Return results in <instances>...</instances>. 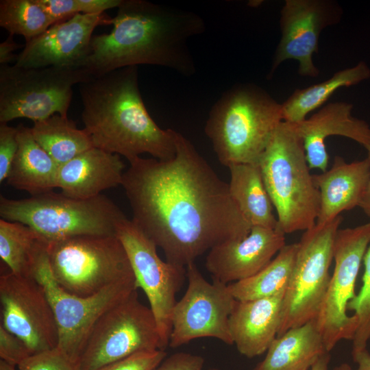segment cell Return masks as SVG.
Wrapping results in <instances>:
<instances>
[{
	"mask_svg": "<svg viewBox=\"0 0 370 370\" xmlns=\"http://www.w3.org/2000/svg\"><path fill=\"white\" fill-rule=\"evenodd\" d=\"M1 324L22 339L32 355L58 346L56 318L45 289L34 278L0 277Z\"/></svg>",
	"mask_w": 370,
	"mask_h": 370,
	"instance_id": "obj_15",
	"label": "cell"
},
{
	"mask_svg": "<svg viewBox=\"0 0 370 370\" xmlns=\"http://www.w3.org/2000/svg\"><path fill=\"white\" fill-rule=\"evenodd\" d=\"M330 361V355L329 352H326L316 361L310 370H328Z\"/></svg>",
	"mask_w": 370,
	"mask_h": 370,
	"instance_id": "obj_41",
	"label": "cell"
},
{
	"mask_svg": "<svg viewBox=\"0 0 370 370\" xmlns=\"http://www.w3.org/2000/svg\"><path fill=\"white\" fill-rule=\"evenodd\" d=\"M116 236L126 251L138 288L149 300L165 349L169 344L176 295L186 278V268L163 261L156 244L132 219L126 218L118 225Z\"/></svg>",
	"mask_w": 370,
	"mask_h": 370,
	"instance_id": "obj_13",
	"label": "cell"
},
{
	"mask_svg": "<svg viewBox=\"0 0 370 370\" xmlns=\"http://www.w3.org/2000/svg\"><path fill=\"white\" fill-rule=\"evenodd\" d=\"M125 167L119 155L94 147L60 166L57 188L72 198H93L121 185Z\"/></svg>",
	"mask_w": 370,
	"mask_h": 370,
	"instance_id": "obj_20",
	"label": "cell"
},
{
	"mask_svg": "<svg viewBox=\"0 0 370 370\" xmlns=\"http://www.w3.org/2000/svg\"><path fill=\"white\" fill-rule=\"evenodd\" d=\"M164 350L154 315L137 291L106 311L90 331L78 370H98L140 352Z\"/></svg>",
	"mask_w": 370,
	"mask_h": 370,
	"instance_id": "obj_10",
	"label": "cell"
},
{
	"mask_svg": "<svg viewBox=\"0 0 370 370\" xmlns=\"http://www.w3.org/2000/svg\"><path fill=\"white\" fill-rule=\"evenodd\" d=\"M162 349L140 352L98 370H154L166 358Z\"/></svg>",
	"mask_w": 370,
	"mask_h": 370,
	"instance_id": "obj_34",
	"label": "cell"
},
{
	"mask_svg": "<svg viewBox=\"0 0 370 370\" xmlns=\"http://www.w3.org/2000/svg\"><path fill=\"white\" fill-rule=\"evenodd\" d=\"M31 131L36 142L61 166L94 147L90 136L68 116L56 114L34 123Z\"/></svg>",
	"mask_w": 370,
	"mask_h": 370,
	"instance_id": "obj_27",
	"label": "cell"
},
{
	"mask_svg": "<svg viewBox=\"0 0 370 370\" xmlns=\"http://www.w3.org/2000/svg\"><path fill=\"white\" fill-rule=\"evenodd\" d=\"M285 245V234L280 229L251 227L245 237L211 248L205 267L212 280L230 284L258 273Z\"/></svg>",
	"mask_w": 370,
	"mask_h": 370,
	"instance_id": "obj_18",
	"label": "cell"
},
{
	"mask_svg": "<svg viewBox=\"0 0 370 370\" xmlns=\"http://www.w3.org/2000/svg\"><path fill=\"white\" fill-rule=\"evenodd\" d=\"M89 79L77 66L23 68L0 65V123L67 116L73 86Z\"/></svg>",
	"mask_w": 370,
	"mask_h": 370,
	"instance_id": "obj_8",
	"label": "cell"
},
{
	"mask_svg": "<svg viewBox=\"0 0 370 370\" xmlns=\"http://www.w3.org/2000/svg\"><path fill=\"white\" fill-rule=\"evenodd\" d=\"M352 356L354 361L358 364L356 370H370V354L367 349Z\"/></svg>",
	"mask_w": 370,
	"mask_h": 370,
	"instance_id": "obj_40",
	"label": "cell"
},
{
	"mask_svg": "<svg viewBox=\"0 0 370 370\" xmlns=\"http://www.w3.org/2000/svg\"><path fill=\"white\" fill-rule=\"evenodd\" d=\"M208 370H220V369H216V368H213V369H208Z\"/></svg>",
	"mask_w": 370,
	"mask_h": 370,
	"instance_id": "obj_44",
	"label": "cell"
},
{
	"mask_svg": "<svg viewBox=\"0 0 370 370\" xmlns=\"http://www.w3.org/2000/svg\"><path fill=\"white\" fill-rule=\"evenodd\" d=\"M186 268L187 288L173 310L169 345L175 348L204 337L233 345L229 318L236 300L228 284L208 282L195 262Z\"/></svg>",
	"mask_w": 370,
	"mask_h": 370,
	"instance_id": "obj_14",
	"label": "cell"
},
{
	"mask_svg": "<svg viewBox=\"0 0 370 370\" xmlns=\"http://www.w3.org/2000/svg\"><path fill=\"white\" fill-rule=\"evenodd\" d=\"M175 143L169 159L129 162L121 186L132 220L166 261L186 267L215 245L245 237L251 226L232 199L228 183L190 140L175 131Z\"/></svg>",
	"mask_w": 370,
	"mask_h": 370,
	"instance_id": "obj_1",
	"label": "cell"
},
{
	"mask_svg": "<svg viewBox=\"0 0 370 370\" xmlns=\"http://www.w3.org/2000/svg\"><path fill=\"white\" fill-rule=\"evenodd\" d=\"M258 165L278 229L284 234L312 227L319 210V193L294 125L283 121L273 134Z\"/></svg>",
	"mask_w": 370,
	"mask_h": 370,
	"instance_id": "obj_5",
	"label": "cell"
},
{
	"mask_svg": "<svg viewBox=\"0 0 370 370\" xmlns=\"http://www.w3.org/2000/svg\"><path fill=\"white\" fill-rule=\"evenodd\" d=\"M32 277L45 289L53 309L58 332L57 348L75 365L100 317L138 288L136 280H131L110 285L89 297L70 294L54 280L49 262L47 244L36 259Z\"/></svg>",
	"mask_w": 370,
	"mask_h": 370,
	"instance_id": "obj_11",
	"label": "cell"
},
{
	"mask_svg": "<svg viewBox=\"0 0 370 370\" xmlns=\"http://www.w3.org/2000/svg\"><path fill=\"white\" fill-rule=\"evenodd\" d=\"M227 168L231 197L246 221L251 227L278 228L258 164H237Z\"/></svg>",
	"mask_w": 370,
	"mask_h": 370,
	"instance_id": "obj_25",
	"label": "cell"
},
{
	"mask_svg": "<svg viewBox=\"0 0 370 370\" xmlns=\"http://www.w3.org/2000/svg\"><path fill=\"white\" fill-rule=\"evenodd\" d=\"M18 48L19 45L14 40V35L9 34L0 44V65L9 64L14 59L16 60L17 55L13 52Z\"/></svg>",
	"mask_w": 370,
	"mask_h": 370,
	"instance_id": "obj_38",
	"label": "cell"
},
{
	"mask_svg": "<svg viewBox=\"0 0 370 370\" xmlns=\"http://www.w3.org/2000/svg\"><path fill=\"white\" fill-rule=\"evenodd\" d=\"M47 253L55 281L76 296H92L110 285L136 280L116 235L77 236L49 243Z\"/></svg>",
	"mask_w": 370,
	"mask_h": 370,
	"instance_id": "obj_7",
	"label": "cell"
},
{
	"mask_svg": "<svg viewBox=\"0 0 370 370\" xmlns=\"http://www.w3.org/2000/svg\"><path fill=\"white\" fill-rule=\"evenodd\" d=\"M333 370H352V368L347 363H342L335 367Z\"/></svg>",
	"mask_w": 370,
	"mask_h": 370,
	"instance_id": "obj_43",
	"label": "cell"
},
{
	"mask_svg": "<svg viewBox=\"0 0 370 370\" xmlns=\"http://www.w3.org/2000/svg\"><path fill=\"white\" fill-rule=\"evenodd\" d=\"M17 127L0 123V182L8 176L18 149Z\"/></svg>",
	"mask_w": 370,
	"mask_h": 370,
	"instance_id": "obj_36",
	"label": "cell"
},
{
	"mask_svg": "<svg viewBox=\"0 0 370 370\" xmlns=\"http://www.w3.org/2000/svg\"><path fill=\"white\" fill-rule=\"evenodd\" d=\"M17 369L78 370V368L77 365L56 347L29 356L17 366Z\"/></svg>",
	"mask_w": 370,
	"mask_h": 370,
	"instance_id": "obj_33",
	"label": "cell"
},
{
	"mask_svg": "<svg viewBox=\"0 0 370 370\" xmlns=\"http://www.w3.org/2000/svg\"><path fill=\"white\" fill-rule=\"evenodd\" d=\"M367 151V158L370 160V144L365 147ZM359 207L365 214L370 219V179L367 187L360 203Z\"/></svg>",
	"mask_w": 370,
	"mask_h": 370,
	"instance_id": "obj_39",
	"label": "cell"
},
{
	"mask_svg": "<svg viewBox=\"0 0 370 370\" xmlns=\"http://www.w3.org/2000/svg\"><path fill=\"white\" fill-rule=\"evenodd\" d=\"M122 0H39L57 23L78 14H102L118 8Z\"/></svg>",
	"mask_w": 370,
	"mask_h": 370,
	"instance_id": "obj_32",
	"label": "cell"
},
{
	"mask_svg": "<svg viewBox=\"0 0 370 370\" xmlns=\"http://www.w3.org/2000/svg\"><path fill=\"white\" fill-rule=\"evenodd\" d=\"M110 19L103 13L78 14L58 21L26 42L14 65L78 67L88 53L94 29L99 25H110Z\"/></svg>",
	"mask_w": 370,
	"mask_h": 370,
	"instance_id": "obj_17",
	"label": "cell"
},
{
	"mask_svg": "<svg viewBox=\"0 0 370 370\" xmlns=\"http://www.w3.org/2000/svg\"><path fill=\"white\" fill-rule=\"evenodd\" d=\"M297 247V243L285 245L258 273L228 284L234 299L248 301L285 293L292 275Z\"/></svg>",
	"mask_w": 370,
	"mask_h": 370,
	"instance_id": "obj_28",
	"label": "cell"
},
{
	"mask_svg": "<svg viewBox=\"0 0 370 370\" xmlns=\"http://www.w3.org/2000/svg\"><path fill=\"white\" fill-rule=\"evenodd\" d=\"M17 130L18 149L7 183L31 196L53 191L60 166L36 142L31 128L20 125Z\"/></svg>",
	"mask_w": 370,
	"mask_h": 370,
	"instance_id": "obj_23",
	"label": "cell"
},
{
	"mask_svg": "<svg viewBox=\"0 0 370 370\" xmlns=\"http://www.w3.org/2000/svg\"><path fill=\"white\" fill-rule=\"evenodd\" d=\"M32 355L26 343L0 324V358L8 364L17 367Z\"/></svg>",
	"mask_w": 370,
	"mask_h": 370,
	"instance_id": "obj_35",
	"label": "cell"
},
{
	"mask_svg": "<svg viewBox=\"0 0 370 370\" xmlns=\"http://www.w3.org/2000/svg\"><path fill=\"white\" fill-rule=\"evenodd\" d=\"M343 10L332 0H286L280 17L281 38L275 51L269 75L288 60H297L301 76L319 75L313 54L319 51L321 32L337 24Z\"/></svg>",
	"mask_w": 370,
	"mask_h": 370,
	"instance_id": "obj_16",
	"label": "cell"
},
{
	"mask_svg": "<svg viewBox=\"0 0 370 370\" xmlns=\"http://www.w3.org/2000/svg\"><path fill=\"white\" fill-rule=\"evenodd\" d=\"M342 220L340 215L324 223H316L304 232L297 243L277 336L317 317L330 280L334 241Z\"/></svg>",
	"mask_w": 370,
	"mask_h": 370,
	"instance_id": "obj_9",
	"label": "cell"
},
{
	"mask_svg": "<svg viewBox=\"0 0 370 370\" xmlns=\"http://www.w3.org/2000/svg\"><path fill=\"white\" fill-rule=\"evenodd\" d=\"M117 8L112 31L92 36L78 66L89 79L138 64L195 73L188 42L205 29L199 15L144 0H122Z\"/></svg>",
	"mask_w": 370,
	"mask_h": 370,
	"instance_id": "obj_2",
	"label": "cell"
},
{
	"mask_svg": "<svg viewBox=\"0 0 370 370\" xmlns=\"http://www.w3.org/2000/svg\"><path fill=\"white\" fill-rule=\"evenodd\" d=\"M0 370H18L16 367L10 365L7 362L0 360Z\"/></svg>",
	"mask_w": 370,
	"mask_h": 370,
	"instance_id": "obj_42",
	"label": "cell"
},
{
	"mask_svg": "<svg viewBox=\"0 0 370 370\" xmlns=\"http://www.w3.org/2000/svg\"><path fill=\"white\" fill-rule=\"evenodd\" d=\"M362 285L359 293L348 303L347 310H354L358 320L354 334L352 356L367 350L370 339V243L363 258Z\"/></svg>",
	"mask_w": 370,
	"mask_h": 370,
	"instance_id": "obj_31",
	"label": "cell"
},
{
	"mask_svg": "<svg viewBox=\"0 0 370 370\" xmlns=\"http://www.w3.org/2000/svg\"><path fill=\"white\" fill-rule=\"evenodd\" d=\"M352 104L345 101L329 103L309 118L293 123L302 139L310 169L327 170L329 155L325 140L331 136L352 139L365 148L370 144V126L352 114Z\"/></svg>",
	"mask_w": 370,
	"mask_h": 370,
	"instance_id": "obj_19",
	"label": "cell"
},
{
	"mask_svg": "<svg viewBox=\"0 0 370 370\" xmlns=\"http://www.w3.org/2000/svg\"><path fill=\"white\" fill-rule=\"evenodd\" d=\"M370 243V222L336 233L334 269L319 312L315 318L326 350L341 340H352L358 320L347 314L348 303L356 296L355 284L361 262Z\"/></svg>",
	"mask_w": 370,
	"mask_h": 370,
	"instance_id": "obj_12",
	"label": "cell"
},
{
	"mask_svg": "<svg viewBox=\"0 0 370 370\" xmlns=\"http://www.w3.org/2000/svg\"><path fill=\"white\" fill-rule=\"evenodd\" d=\"M56 22L39 0H1L0 26L25 41L39 36Z\"/></svg>",
	"mask_w": 370,
	"mask_h": 370,
	"instance_id": "obj_30",
	"label": "cell"
},
{
	"mask_svg": "<svg viewBox=\"0 0 370 370\" xmlns=\"http://www.w3.org/2000/svg\"><path fill=\"white\" fill-rule=\"evenodd\" d=\"M370 78V67L360 61L352 67L340 70L329 79L305 88L295 90L282 103L283 120L297 123L319 109L339 88L357 85Z\"/></svg>",
	"mask_w": 370,
	"mask_h": 370,
	"instance_id": "obj_26",
	"label": "cell"
},
{
	"mask_svg": "<svg viewBox=\"0 0 370 370\" xmlns=\"http://www.w3.org/2000/svg\"><path fill=\"white\" fill-rule=\"evenodd\" d=\"M1 219L23 223L47 243L84 235H116L127 217L103 195L80 199L53 191L21 199L0 197Z\"/></svg>",
	"mask_w": 370,
	"mask_h": 370,
	"instance_id": "obj_6",
	"label": "cell"
},
{
	"mask_svg": "<svg viewBox=\"0 0 370 370\" xmlns=\"http://www.w3.org/2000/svg\"><path fill=\"white\" fill-rule=\"evenodd\" d=\"M319 193L317 224H322L359 206L370 179V160L347 162L335 156L330 169L312 175Z\"/></svg>",
	"mask_w": 370,
	"mask_h": 370,
	"instance_id": "obj_22",
	"label": "cell"
},
{
	"mask_svg": "<svg viewBox=\"0 0 370 370\" xmlns=\"http://www.w3.org/2000/svg\"><path fill=\"white\" fill-rule=\"evenodd\" d=\"M326 352L314 319L277 336L252 370H310Z\"/></svg>",
	"mask_w": 370,
	"mask_h": 370,
	"instance_id": "obj_24",
	"label": "cell"
},
{
	"mask_svg": "<svg viewBox=\"0 0 370 370\" xmlns=\"http://www.w3.org/2000/svg\"><path fill=\"white\" fill-rule=\"evenodd\" d=\"M137 69H119L80 84L84 129L95 147L129 162L143 153L169 159L175 153V130L162 129L149 115L139 90Z\"/></svg>",
	"mask_w": 370,
	"mask_h": 370,
	"instance_id": "obj_3",
	"label": "cell"
},
{
	"mask_svg": "<svg viewBox=\"0 0 370 370\" xmlns=\"http://www.w3.org/2000/svg\"><path fill=\"white\" fill-rule=\"evenodd\" d=\"M47 244L29 226L0 219V257L12 273L33 278L36 259Z\"/></svg>",
	"mask_w": 370,
	"mask_h": 370,
	"instance_id": "obj_29",
	"label": "cell"
},
{
	"mask_svg": "<svg viewBox=\"0 0 370 370\" xmlns=\"http://www.w3.org/2000/svg\"><path fill=\"white\" fill-rule=\"evenodd\" d=\"M284 294L236 301L229 329L233 344L242 355L251 358L264 354L277 337Z\"/></svg>",
	"mask_w": 370,
	"mask_h": 370,
	"instance_id": "obj_21",
	"label": "cell"
},
{
	"mask_svg": "<svg viewBox=\"0 0 370 370\" xmlns=\"http://www.w3.org/2000/svg\"><path fill=\"white\" fill-rule=\"evenodd\" d=\"M283 121L282 103L260 87L245 84L215 103L204 130L221 164H258Z\"/></svg>",
	"mask_w": 370,
	"mask_h": 370,
	"instance_id": "obj_4",
	"label": "cell"
},
{
	"mask_svg": "<svg viewBox=\"0 0 370 370\" xmlns=\"http://www.w3.org/2000/svg\"><path fill=\"white\" fill-rule=\"evenodd\" d=\"M204 364L199 355L177 352L165 358L154 370H202Z\"/></svg>",
	"mask_w": 370,
	"mask_h": 370,
	"instance_id": "obj_37",
	"label": "cell"
}]
</instances>
